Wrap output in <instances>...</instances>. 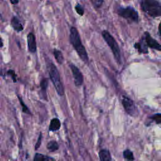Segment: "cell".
<instances>
[{
  "instance_id": "1",
  "label": "cell",
  "mask_w": 161,
  "mask_h": 161,
  "mask_svg": "<svg viewBox=\"0 0 161 161\" xmlns=\"http://www.w3.org/2000/svg\"><path fill=\"white\" fill-rule=\"evenodd\" d=\"M69 40L72 47L77 52L81 60L85 63H88L89 57L84 46L82 45L79 33L76 28L72 26L70 30Z\"/></svg>"
},
{
  "instance_id": "2",
  "label": "cell",
  "mask_w": 161,
  "mask_h": 161,
  "mask_svg": "<svg viewBox=\"0 0 161 161\" xmlns=\"http://www.w3.org/2000/svg\"><path fill=\"white\" fill-rule=\"evenodd\" d=\"M142 10L152 18L161 16V2L158 0H137Z\"/></svg>"
},
{
  "instance_id": "3",
  "label": "cell",
  "mask_w": 161,
  "mask_h": 161,
  "mask_svg": "<svg viewBox=\"0 0 161 161\" xmlns=\"http://www.w3.org/2000/svg\"><path fill=\"white\" fill-rule=\"evenodd\" d=\"M47 69L50 79L53 83L57 94L60 96H64V88L61 82L60 74L57 67L53 63H50L47 65Z\"/></svg>"
},
{
  "instance_id": "4",
  "label": "cell",
  "mask_w": 161,
  "mask_h": 161,
  "mask_svg": "<svg viewBox=\"0 0 161 161\" xmlns=\"http://www.w3.org/2000/svg\"><path fill=\"white\" fill-rule=\"evenodd\" d=\"M102 36L111 48L116 62L119 64H121L120 49L114 38L107 30H103L102 31Z\"/></svg>"
},
{
  "instance_id": "5",
  "label": "cell",
  "mask_w": 161,
  "mask_h": 161,
  "mask_svg": "<svg viewBox=\"0 0 161 161\" xmlns=\"http://www.w3.org/2000/svg\"><path fill=\"white\" fill-rule=\"evenodd\" d=\"M118 14L130 22L137 23L138 21V14L136 10L132 6H118L116 10Z\"/></svg>"
},
{
  "instance_id": "6",
  "label": "cell",
  "mask_w": 161,
  "mask_h": 161,
  "mask_svg": "<svg viewBox=\"0 0 161 161\" xmlns=\"http://www.w3.org/2000/svg\"><path fill=\"white\" fill-rule=\"evenodd\" d=\"M121 103L125 110L128 114L133 116L136 114V108L132 99L126 96H123Z\"/></svg>"
},
{
  "instance_id": "7",
  "label": "cell",
  "mask_w": 161,
  "mask_h": 161,
  "mask_svg": "<svg viewBox=\"0 0 161 161\" xmlns=\"http://www.w3.org/2000/svg\"><path fill=\"white\" fill-rule=\"evenodd\" d=\"M69 66H70V68L71 69V71H72V73L73 75L74 84H75V86L80 87L83 84V80H84L83 75H82L81 72L80 71L79 68L77 67L73 64H70Z\"/></svg>"
},
{
  "instance_id": "8",
  "label": "cell",
  "mask_w": 161,
  "mask_h": 161,
  "mask_svg": "<svg viewBox=\"0 0 161 161\" xmlns=\"http://www.w3.org/2000/svg\"><path fill=\"white\" fill-rule=\"evenodd\" d=\"M143 37L147 47L158 51H161V45L158 43L154 38H153L148 32H145Z\"/></svg>"
},
{
  "instance_id": "9",
  "label": "cell",
  "mask_w": 161,
  "mask_h": 161,
  "mask_svg": "<svg viewBox=\"0 0 161 161\" xmlns=\"http://www.w3.org/2000/svg\"><path fill=\"white\" fill-rule=\"evenodd\" d=\"M28 49L30 53H34L36 51V42L35 35L32 32H30L27 35Z\"/></svg>"
},
{
  "instance_id": "10",
  "label": "cell",
  "mask_w": 161,
  "mask_h": 161,
  "mask_svg": "<svg viewBox=\"0 0 161 161\" xmlns=\"http://www.w3.org/2000/svg\"><path fill=\"white\" fill-rule=\"evenodd\" d=\"M134 47L138 50V52L140 53H148V49L147 46L145 43V42L144 40L143 37L142 36V39L139 42H137L135 43Z\"/></svg>"
},
{
  "instance_id": "11",
  "label": "cell",
  "mask_w": 161,
  "mask_h": 161,
  "mask_svg": "<svg viewBox=\"0 0 161 161\" xmlns=\"http://www.w3.org/2000/svg\"><path fill=\"white\" fill-rule=\"evenodd\" d=\"M11 25L13 28L17 32H20L23 30V26L19 19L16 16H13L11 19Z\"/></svg>"
},
{
  "instance_id": "12",
  "label": "cell",
  "mask_w": 161,
  "mask_h": 161,
  "mask_svg": "<svg viewBox=\"0 0 161 161\" xmlns=\"http://www.w3.org/2000/svg\"><path fill=\"white\" fill-rule=\"evenodd\" d=\"M61 126V123L58 118H54L51 119L48 127L49 131H58Z\"/></svg>"
},
{
  "instance_id": "13",
  "label": "cell",
  "mask_w": 161,
  "mask_h": 161,
  "mask_svg": "<svg viewBox=\"0 0 161 161\" xmlns=\"http://www.w3.org/2000/svg\"><path fill=\"white\" fill-rule=\"evenodd\" d=\"M48 86V79L47 78H43L42 79L40 83V87L41 89V94L43 96V98L45 100H47V89Z\"/></svg>"
},
{
  "instance_id": "14",
  "label": "cell",
  "mask_w": 161,
  "mask_h": 161,
  "mask_svg": "<svg viewBox=\"0 0 161 161\" xmlns=\"http://www.w3.org/2000/svg\"><path fill=\"white\" fill-rule=\"evenodd\" d=\"M99 157L101 161H110L112 159L109 151L106 149H102L99 152Z\"/></svg>"
},
{
  "instance_id": "15",
  "label": "cell",
  "mask_w": 161,
  "mask_h": 161,
  "mask_svg": "<svg viewBox=\"0 0 161 161\" xmlns=\"http://www.w3.org/2000/svg\"><path fill=\"white\" fill-rule=\"evenodd\" d=\"M34 161H52L55 160V158L50 157L48 155H43L40 153H36L33 157Z\"/></svg>"
},
{
  "instance_id": "16",
  "label": "cell",
  "mask_w": 161,
  "mask_h": 161,
  "mask_svg": "<svg viewBox=\"0 0 161 161\" xmlns=\"http://www.w3.org/2000/svg\"><path fill=\"white\" fill-rule=\"evenodd\" d=\"M54 57L56 60V61L59 64H62L64 62V56L63 54L62 53V52L57 48H54L53 49V52Z\"/></svg>"
},
{
  "instance_id": "17",
  "label": "cell",
  "mask_w": 161,
  "mask_h": 161,
  "mask_svg": "<svg viewBox=\"0 0 161 161\" xmlns=\"http://www.w3.org/2000/svg\"><path fill=\"white\" fill-rule=\"evenodd\" d=\"M47 148L49 152H53L58 150L59 148V145L57 141L55 140H51L50 141L47 145Z\"/></svg>"
},
{
  "instance_id": "18",
  "label": "cell",
  "mask_w": 161,
  "mask_h": 161,
  "mask_svg": "<svg viewBox=\"0 0 161 161\" xmlns=\"http://www.w3.org/2000/svg\"><path fill=\"white\" fill-rule=\"evenodd\" d=\"M17 97H18V99L19 100V102L21 106V108H22V112L25 113V114H29V115H31V113L30 110V109L28 108V107L26 105V104L23 102L22 98L19 96V95H17Z\"/></svg>"
},
{
  "instance_id": "19",
  "label": "cell",
  "mask_w": 161,
  "mask_h": 161,
  "mask_svg": "<svg viewBox=\"0 0 161 161\" xmlns=\"http://www.w3.org/2000/svg\"><path fill=\"white\" fill-rule=\"evenodd\" d=\"M123 157L126 160H135L133 152L129 149L125 150L123 153Z\"/></svg>"
},
{
  "instance_id": "20",
  "label": "cell",
  "mask_w": 161,
  "mask_h": 161,
  "mask_svg": "<svg viewBox=\"0 0 161 161\" xmlns=\"http://www.w3.org/2000/svg\"><path fill=\"white\" fill-rule=\"evenodd\" d=\"M150 119H152L157 124H160L161 123V113H156L151 116H150Z\"/></svg>"
},
{
  "instance_id": "21",
  "label": "cell",
  "mask_w": 161,
  "mask_h": 161,
  "mask_svg": "<svg viewBox=\"0 0 161 161\" xmlns=\"http://www.w3.org/2000/svg\"><path fill=\"white\" fill-rule=\"evenodd\" d=\"M75 10L77 12V13L78 14H79L80 16H83L84 14V10L83 7L82 6L81 4H80L79 3H77L75 6Z\"/></svg>"
},
{
  "instance_id": "22",
  "label": "cell",
  "mask_w": 161,
  "mask_h": 161,
  "mask_svg": "<svg viewBox=\"0 0 161 161\" xmlns=\"http://www.w3.org/2000/svg\"><path fill=\"white\" fill-rule=\"evenodd\" d=\"M7 74L11 77L13 82H17V74H16V72L14 70H12V69L8 70L7 71Z\"/></svg>"
},
{
  "instance_id": "23",
  "label": "cell",
  "mask_w": 161,
  "mask_h": 161,
  "mask_svg": "<svg viewBox=\"0 0 161 161\" xmlns=\"http://www.w3.org/2000/svg\"><path fill=\"white\" fill-rule=\"evenodd\" d=\"M93 6L96 8H99L101 7L104 3V0H91Z\"/></svg>"
},
{
  "instance_id": "24",
  "label": "cell",
  "mask_w": 161,
  "mask_h": 161,
  "mask_svg": "<svg viewBox=\"0 0 161 161\" xmlns=\"http://www.w3.org/2000/svg\"><path fill=\"white\" fill-rule=\"evenodd\" d=\"M42 132H40L39 133V135H38V140H37V142H36L35 143V149L36 150H38L41 144H42Z\"/></svg>"
},
{
  "instance_id": "25",
  "label": "cell",
  "mask_w": 161,
  "mask_h": 161,
  "mask_svg": "<svg viewBox=\"0 0 161 161\" xmlns=\"http://www.w3.org/2000/svg\"><path fill=\"white\" fill-rule=\"evenodd\" d=\"M11 1V3L13 4H16L19 3V0H9Z\"/></svg>"
},
{
  "instance_id": "26",
  "label": "cell",
  "mask_w": 161,
  "mask_h": 161,
  "mask_svg": "<svg viewBox=\"0 0 161 161\" xmlns=\"http://www.w3.org/2000/svg\"><path fill=\"white\" fill-rule=\"evenodd\" d=\"M158 32H159V34L161 36V21H160V23H159V25H158Z\"/></svg>"
},
{
  "instance_id": "27",
  "label": "cell",
  "mask_w": 161,
  "mask_h": 161,
  "mask_svg": "<svg viewBox=\"0 0 161 161\" xmlns=\"http://www.w3.org/2000/svg\"><path fill=\"white\" fill-rule=\"evenodd\" d=\"M3 47V40L1 39V38L0 37V48H2Z\"/></svg>"
}]
</instances>
